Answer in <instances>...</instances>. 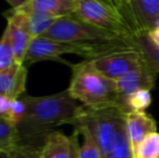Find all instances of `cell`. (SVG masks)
I'll return each instance as SVG.
<instances>
[{
    "mask_svg": "<svg viewBox=\"0 0 159 158\" xmlns=\"http://www.w3.org/2000/svg\"><path fill=\"white\" fill-rule=\"evenodd\" d=\"M148 39L155 44L157 48H159V28H154L146 33Z\"/></svg>",
    "mask_w": 159,
    "mask_h": 158,
    "instance_id": "cb8c5ba5",
    "label": "cell"
},
{
    "mask_svg": "<svg viewBox=\"0 0 159 158\" xmlns=\"http://www.w3.org/2000/svg\"><path fill=\"white\" fill-rule=\"evenodd\" d=\"M76 0H28L14 10L23 12L39 13L52 19L67 16L75 13Z\"/></svg>",
    "mask_w": 159,
    "mask_h": 158,
    "instance_id": "8fae6325",
    "label": "cell"
},
{
    "mask_svg": "<svg viewBox=\"0 0 159 158\" xmlns=\"http://www.w3.org/2000/svg\"><path fill=\"white\" fill-rule=\"evenodd\" d=\"M16 11H19V10H16ZM20 12H22L25 15L27 27L34 38L43 36L47 33V30L51 27L53 22L57 20V19H52V17H50V16H47V15L39 14V13L23 12V11H20Z\"/></svg>",
    "mask_w": 159,
    "mask_h": 158,
    "instance_id": "2e32d148",
    "label": "cell"
},
{
    "mask_svg": "<svg viewBox=\"0 0 159 158\" xmlns=\"http://www.w3.org/2000/svg\"><path fill=\"white\" fill-rule=\"evenodd\" d=\"M77 153H78V151H77ZM74 158H78V154H76V155H75V157H74Z\"/></svg>",
    "mask_w": 159,
    "mask_h": 158,
    "instance_id": "4316f807",
    "label": "cell"
},
{
    "mask_svg": "<svg viewBox=\"0 0 159 158\" xmlns=\"http://www.w3.org/2000/svg\"><path fill=\"white\" fill-rule=\"evenodd\" d=\"M138 48L144 56L145 63L159 74V48L148 39L146 32H141L134 36Z\"/></svg>",
    "mask_w": 159,
    "mask_h": 158,
    "instance_id": "4fadbf2b",
    "label": "cell"
},
{
    "mask_svg": "<svg viewBox=\"0 0 159 158\" xmlns=\"http://www.w3.org/2000/svg\"><path fill=\"white\" fill-rule=\"evenodd\" d=\"M27 68L25 64L15 63L0 72V94L10 100L20 99L25 94Z\"/></svg>",
    "mask_w": 159,
    "mask_h": 158,
    "instance_id": "30bf717a",
    "label": "cell"
},
{
    "mask_svg": "<svg viewBox=\"0 0 159 158\" xmlns=\"http://www.w3.org/2000/svg\"><path fill=\"white\" fill-rule=\"evenodd\" d=\"M133 158H159V133H149L133 152Z\"/></svg>",
    "mask_w": 159,
    "mask_h": 158,
    "instance_id": "e0dca14e",
    "label": "cell"
},
{
    "mask_svg": "<svg viewBox=\"0 0 159 158\" xmlns=\"http://www.w3.org/2000/svg\"><path fill=\"white\" fill-rule=\"evenodd\" d=\"M102 158H133L131 145H130L127 134L126 120L122 122L119 130H118L117 138H116L113 147L111 148L108 153L103 155Z\"/></svg>",
    "mask_w": 159,
    "mask_h": 158,
    "instance_id": "5bb4252c",
    "label": "cell"
},
{
    "mask_svg": "<svg viewBox=\"0 0 159 158\" xmlns=\"http://www.w3.org/2000/svg\"><path fill=\"white\" fill-rule=\"evenodd\" d=\"M91 61L94 67L104 76L117 80L144 63V56L136 44L134 48L115 51Z\"/></svg>",
    "mask_w": 159,
    "mask_h": 158,
    "instance_id": "5b68a950",
    "label": "cell"
},
{
    "mask_svg": "<svg viewBox=\"0 0 159 158\" xmlns=\"http://www.w3.org/2000/svg\"><path fill=\"white\" fill-rule=\"evenodd\" d=\"M67 90L81 105L89 107L121 106L128 112L118 93L115 80L98 72L91 60L71 65V78Z\"/></svg>",
    "mask_w": 159,
    "mask_h": 158,
    "instance_id": "7a4b0ae2",
    "label": "cell"
},
{
    "mask_svg": "<svg viewBox=\"0 0 159 158\" xmlns=\"http://www.w3.org/2000/svg\"><path fill=\"white\" fill-rule=\"evenodd\" d=\"M11 158H40V147L30 144H19L11 152Z\"/></svg>",
    "mask_w": 159,
    "mask_h": 158,
    "instance_id": "7402d4cb",
    "label": "cell"
},
{
    "mask_svg": "<svg viewBox=\"0 0 159 158\" xmlns=\"http://www.w3.org/2000/svg\"><path fill=\"white\" fill-rule=\"evenodd\" d=\"M0 158H11V152H3V151H0Z\"/></svg>",
    "mask_w": 159,
    "mask_h": 158,
    "instance_id": "484cf974",
    "label": "cell"
},
{
    "mask_svg": "<svg viewBox=\"0 0 159 158\" xmlns=\"http://www.w3.org/2000/svg\"><path fill=\"white\" fill-rule=\"evenodd\" d=\"M6 1L8 2L11 6V8L14 10V9H17V8H20V7H22L24 3H26L28 0H6Z\"/></svg>",
    "mask_w": 159,
    "mask_h": 158,
    "instance_id": "d4e9b609",
    "label": "cell"
},
{
    "mask_svg": "<svg viewBox=\"0 0 159 158\" xmlns=\"http://www.w3.org/2000/svg\"><path fill=\"white\" fill-rule=\"evenodd\" d=\"M19 144L16 127L7 117L0 116V151L12 152Z\"/></svg>",
    "mask_w": 159,
    "mask_h": 158,
    "instance_id": "9a60e30c",
    "label": "cell"
},
{
    "mask_svg": "<svg viewBox=\"0 0 159 158\" xmlns=\"http://www.w3.org/2000/svg\"><path fill=\"white\" fill-rule=\"evenodd\" d=\"M152 104L151 90H139L125 99V106L129 111H145Z\"/></svg>",
    "mask_w": 159,
    "mask_h": 158,
    "instance_id": "d6986e66",
    "label": "cell"
},
{
    "mask_svg": "<svg viewBox=\"0 0 159 158\" xmlns=\"http://www.w3.org/2000/svg\"><path fill=\"white\" fill-rule=\"evenodd\" d=\"M128 139L131 145L132 155L139 144L149 133L157 131L155 119L145 111H129L125 114Z\"/></svg>",
    "mask_w": 159,
    "mask_h": 158,
    "instance_id": "9c48e42d",
    "label": "cell"
},
{
    "mask_svg": "<svg viewBox=\"0 0 159 158\" xmlns=\"http://www.w3.org/2000/svg\"><path fill=\"white\" fill-rule=\"evenodd\" d=\"M158 73L146 63L141 64L139 67L127 73L119 79L115 80L118 93L125 104V99L139 90H152L155 87Z\"/></svg>",
    "mask_w": 159,
    "mask_h": 158,
    "instance_id": "52a82bcc",
    "label": "cell"
},
{
    "mask_svg": "<svg viewBox=\"0 0 159 158\" xmlns=\"http://www.w3.org/2000/svg\"><path fill=\"white\" fill-rule=\"evenodd\" d=\"M42 37L74 44L103 43L120 38H129L86 23L75 14L57 19Z\"/></svg>",
    "mask_w": 159,
    "mask_h": 158,
    "instance_id": "3957f363",
    "label": "cell"
},
{
    "mask_svg": "<svg viewBox=\"0 0 159 158\" xmlns=\"http://www.w3.org/2000/svg\"><path fill=\"white\" fill-rule=\"evenodd\" d=\"M79 134L82 135L84 142L78 146V158H102V153L93 137L84 128H75Z\"/></svg>",
    "mask_w": 159,
    "mask_h": 158,
    "instance_id": "ac0fdd59",
    "label": "cell"
},
{
    "mask_svg": "<svg viewBox=\"0 0 159 158\" xmlns=\"http://www.w3.org/2000/svg\"><path fill=\"white\" fill-rule=\"evenodd\" d=\"M25 113L16 126L20 144L41 147L50 133L62 124H71L79 113V104L68 90L44 97H22Z\"/></svg>",
    "mask_w": 159,
    "mask_h": 158,
    "instance_id": "6da1fadb",
    "label": "cell"
},
{
    "mask_svg": "<svg viewBox=\"0 0 159 158\" xmlns=\"http://www.w3.org/2000/svg\"><path fill=\"white\" fill-rule=\"evenodd\" d=\"M78 135L76 130L73 137H67L59 130L53 131L40 147V158H74L79 146Z\"/></svg>",
    "mask_w": 159,
    "mask_h": 158,
    "instance_id": "ba28073f",
    "label": "cell"
},
{
    "mask_svg": "<svg viewBox=\"0 0 159 158\" xmlns=\"http://www.w3.org/2000/svg\"><path fill=\"white\" fill-rule=\"evenodd\" d=\"M17 63L15 60L13 49L11 47L10 39L7 29L0 37V72L11 67L13 64Z\"/></svg>",
    "mask_w": 159,
    "mask_h": 158,
    "instance_id": "ffe728a7",
    "label": "cell"
},
{
    "mask_svg": "<svg viewBox=\"0 0 159 158\" xmlns=\"http://www.w3.org/2000/svg\"><path fill=\"white\" fill-rule=\"evenodd\" d=\"M74 14L86 23L120 36L138 35L121 11L111 0H76Z\"/></svg>",
    "mask_w": 159,
    "mask_h": 158,
    "instance_id": "277c9868",
    "label": "cell"
},
{
    "mask_svg": "<svg viewBox=\"0 0 159 158\" xmlns=\"http://www.w3.org/2000/svg\"><path fill=\"white\" fill-rule=\"evenodd\" d=\"M6 17L8 21L6 29L8 32L15 60L17 63L25 64L28 49L34 39L27 27L25 15L20 11L11 9V12L8 13V16Z\"/></svg>",
    "mask_w": 159,
    "mask_h": 158,
    "instance_id": "8992f818",
    "label": "cell"
},
{
    "mask_svg": "<svg viewBox=\"0 0 159 158\" xmlns=\"http://www.w3.org/2000/svg\"><path fill=\"white\" fill-rule=\"evenodd\" d=\"M132 6L141 32L154 29L159 21V0H133Z\"/></svg>",
    "mask_w": 159,
    "mask_h": 158,
    "instance_id": "7c38bea8",
    "label": "cell"
},
{
    "mask_svg": "<svg viewBox=\"0 0 159 158\" xmlns=\"http://www.w3.org/2000/svg\"><path fill=\"white\" fill-rule=\"evenodd\" d=\"M10 99H7L3 95L0 94V116H7V113H8L9 106H10Z\"/></svg>",
    "mask_w": 159,
    "mask_h": 158,
    "instance_id": "603a6c76",
    "label": "cell"
},
{
    "mask_svg": "<svg viewBox=\"0 0 159 158\" xmlns=\"http://www.w3.org/2000/svg\"><path fill=\"white\" fill-rule=\"evenodd\" d=\"M111 1L121 11V13L125 15V17H126L128 21H129V23L131 24V26L135 30L136 34L141 33L140 28L138 26V23H136L135 16H134L133 6H132V1L133 0H111Z\"/></svg>",
    "mask_w": 159,
    "mask_h": 158,
    "instance_id": "44dd1931",
    "label": "cell"
}]
</instances>
